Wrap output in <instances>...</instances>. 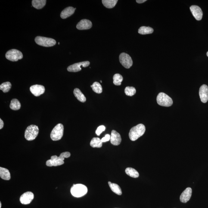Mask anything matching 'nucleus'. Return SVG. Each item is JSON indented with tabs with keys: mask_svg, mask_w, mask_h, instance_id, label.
Listing matches in <instances>:
<instances>
[{
	"mask_svg": "<svg viewBox=\"0 0 208 208\" xmlns=\"http://www.w3.org/2000/svg\"><path fill=\"white\" fill-rule=\"evenodd\" d=\"M110 141L112 144L116 146L119 145L122 141V138L120 134L114 130L111 131Z\"/></svg>",
	"mask_w": 208,
	"mask_h": 208,
	"instance_id": "2eb2a0df",
	"label": "nucleus"
},
{
	"mask_svg": "<svg viewBox=\"0 0 208 208\" xmlns=\"http://www.w3.org/2000/svg\"><path fill=\"white\" fill-rule=\"evenodd\" d=\"M1 206H2V203L1 202H0V208H1Z\"/></svg>",
	"mask_w": 208,
	"mask_h": 208,
	"instance_id": "c9c22d12",
	"label": "nucleus"
},
{
	"mask_svg": "<svg viewBox=\"0 0 208 208\" xmlns=\"http://www.w3.org/2000/svg\"><path fill=\"white\" fill-rule=\"evenodd\" d=\"M39 132V128L36 125H31L27 127L25 131L24 137L28 141H32L35 139Z\"/></svg>",
	"mask_w": 208,
	"mask_h": 208,
	"instance_id": "20e7f679",
	"label": "nucleus"
},
{
	"mask_svg": "<svg viewBox=\"0 0 208 208\" xmlns=\"http://www.w3.org/2000/svg\"><path fill=\"white\" fill-rule=\"evenodd\" d=\"M11 87V84L9 82H6L0 86V89L4 93H7L9 91Z\"/></svg>",
	"mask_w": 208,
	"mask_h": 208,
	"instance_id": "c756f323",
	"label": "nucleus"
},
{
	"mask_svg": "<svg viewBox=\"0 0 208 208\" xmlns=\"http://www.w3.org/2000/svg\"><path fill=\"white\" fill-rule=\"evenodd\" d=\"M4 126V122L2 119H0V129H2Z\"/></svg>",
	"mask_w": 208,
	"mask_h": 208,
	"instance_id": "72a5a7b5",
	"label": "nucleus"
},
{
	"mask_svg": "<svg viewBox=\"0 0 208 208\" xmlns=\"http://www.w3.org/2000/svg\"><path fill=\"white\" fill-rule=\"evenodd\" d=\"M190 10L193 16L197 20H202L203 16V12L201 9L197 5H193L190 7Z\"/></svg>",
	"mask_w": 208,
	"mask_h": 208,
	"instance_id": "ddd939ff",
	"label": "nucleus"
},
{
	"mask_svg": "<svg viewBox=\"0 0 208 208\" xmlns=\"http://www.w3.org/2000/svg\"><path fill=\"white\" fill-rule=\"evenodd\" d=\"M158 104L159 105L165 107H169L173 104L172 99L164 93H159L157 98Z\"/></svg>",
	"mask_w": 208,
	"mask_h": 208,
	"instance_id": "39448f33",
	"label": "nucleus"
},
{
	"mask_svg": "<svg viewBox=\"0 0 208 208\" xmlns=\"http://www.w3.org/2000/svg\"><path fill=\"white\" fill-rule=\"evenodd\" d=\"M192 194V189L190 187H188L183 192L181 193L180 196V200L181 203H185L189 200Z\"/></svg>",
	"mask_w": 208,
	"mask_h": 208,
	"instance_id": "dca6fc26",
	"label": "nucleus"
},
{
	"mask_svg": "<svg viewBox=\"0 0 208 208\" xmlns=\"http://www.w3.org/2000/svg\"><path fill=\"white\" fill-rule=\"evenodd\" d=\"M125 172L127 175L133 178H138L139 174L135 169L132 168H127L125 170Z\"/></svg>",
	"mask_w": 208,
	"mask_h": 208,
	"instance_id": "a878e982",
	"label": "nucleus"
},
{
	"mask_svg": "<svg viewBox=\"0 0 208 208\" xmlns=\"http://www.w3.org/2000/svg\"><path fill=\"white\" fill-rule=\"evenodd\" d=\"M30 90L34 96L39 97L45 93V89L43 86L36 85L31 86Z\"/></svg>",
	"mask_w": 208,
	"mask_h": 208,
	"instance_id": "f8f14e48",
	"label": "nucleus"
},
{
	"mask_svg": "<svg viewBox=\"0 0 208 208\" xmlns=\"http://www.w3.org/2000/svg\"><path fill=\"white\" fill-rule=\"evenodd\" d=\"M119 61L121 64L126 69H129L132 66L133 60L132 58L128 54L122 53L119 57Z\"/></svg>",
	"mask_w": 208,
	"mask_h": 208,
	"instance_id": "1a4fd4ad",
	"label": "nucleus"
},
{
	"mask_svg": "<svg viewBox=\"0 0 208 208\" xmlns=\"http://www.w3.org/2000/svg\"><path fill=\"white\" fill-rule=\"evenodd\" d=\"M105 127L104 125H101L97 128L96 131V133L97 134V135L100 136L103 131L105 130Z\"/></svg>",
	"mask_w": 208,
	"mask_h": 208,
	"instance_id": "2f4dec72",
	"label": "nucleus"
},
{
	"mask_svg": "<svg viewBox=\"0 0 208 208\" xmlns=\"http://www.w3.org/2000/svg\"><path fill=\"white\" fill-rule=\"evenodd\" d=\"M34 195L31 192H27L23 194L20 198V201L22 204L27 205L29 204L33 200Z\"/></svg>",
	"mask_w": 208,
	"mask_h": 208,
	"instance_id": "9b49d317",
	"label": "nucleus"
},
{
	"mask_svg": "<svg viewBox=\"0 0 208 208\" xmlns=\"http://www.w3.org/2000/svg\"><path fill=\"white\" fill-rule=\"evenodd\" d=\"M108 184L111 189L113 192L115 193L118 195H121L122 194V190H121L120 187L117 184L112 183L110 181H109Z\"/></svg>",
	"mask_w": 208,
	"mask_h": 208,
	"instance_id": "4be33fe9",
	"label": "nucleus"
},
{
	"mask_svg": "<svg viewBox=\"0 0 208 208\" xmlns=\"http://www.w3.org/2000/svg\"><path fill=\"white\" fill-rule=\"evenodd\" d=\"M199 96L202 102L206 103L208 100V87L207 85H203L199 89Z\"/></svg>",
	"mask_w": 208,
	"mask_h": 208,
	"instance_id": "4468645a",
	"label": "nucleus"
},
{
	"mask_svg": "<svg viewBox=\"0 0 208 208\" xmlns=\"http://www.w3.org/2000/svg\"><path fill=\"white\" fill-rule=\"evenodd\" d=\"M145 127L142 124H140L131 128L130 131L129 136L132 141L136 140L142 136L145 132Z\"/></svg>",
	"mask_w": 208,
	"mask_h": 208,
	"instance_id": "f03ea898",
	"label": "nucleus"
},
{
	"mask_svg": "<svg viewBox=\"0 0 208 208\" xmlns=\"http://www.w3.org/2000/svg\"><path fill=\"white\" fill-rule=\"evenodd\" d=\"M92 27V24L89 20H82L78 24L76 28L79 30H87L91 28Z\"/></svg>",
	"mask_w": 208,
	"mask_h": 208,
	"instance_id": "f3484780",
	"label": "nucleus"
},
{
	"mask_svg": "<svg viewBox=\"0 0 208 208\" xmlns=\"http://www.w3.org/2000/svg\"><path fill=\"white\" fill-rule=\"evenodd\" d=\"M60 42H58V45H60Z\"/></svg>",
	"mask_w": 208,
	"mask_h": 208,
	"instance_id": "4c0bfd02",
	"label": "nucleus"
},
{
	"mask_svg": "<svg viewBox=\"0 0 208 208\" xmlns=\"http://www.w3.org/2000/svg\"><path fill=\"white\" fill-rule=\"evenodd\" d=\"M35 42L38 45L44 47L54 46L57 43L55 40L52 38L44 37L42 36L36 37L35 39Z\"/></svg>",
	"mask_w": 208,
	"mask_h": 208,
	"instance_id": "0eeeda50",
	"label": "nucleus"
},
{
	"mask_svg": "<svg viewBox=\"0 0 208 208\" xmlns=\"http://www.w3.org/2000/svg\"><path fill=\"white\" fill-rule=\"evenodd\" d=\"M102 142L100 138H93L90 142V146L93 148H101L102 146Z\"/></svg>",
	"mask_w": 208,
	"mask_h": 208,
	"instance_id": "b1692460",
	"label": "nucleus"
},
{
	"mask_svg": "<svg viewBox=\"0 0 208 208\" xmlns=\"http://www.w3.org/2000/svg\"><path fill=\"white\" fill-rule=\"evenodd\" d=\"M46 0H33L32 1V5L37 9H41L46 4Z\"/></svg>",
	"mask_w": 208,
	"mask_h": 208,
	"instance_id": "412c9836",
	"label": "nucleus"
},
{
	"mask_svg": "<svg viewBox=\"0 0 208 208\" xmlns=\"http://www.w3.org/2000/svg\"><path fill=\"white\" fill-rule=\"evenodd\" d=\"M117 0H103L102 1L103 5L107 8H112L116 5L118 2Z\"/></svg>",
	"mask_w": 208,
	"mask_h": 208,
	"instance_id": "393cba45",
	"label": "nucleus"
},
{
	"mask_svg": "<svg viewBox=\"0 0 208 208\" xmlns=\"http://www.w3.org/2000/svg\"><path fill=\"white\" fill-rule=\"evenodd\" d=\"M74 8L72 7H66L60 13V17L61 18L64 19L68 18L69 16H71L75 12Z\"/></svg>",
	"mask_w": 208,
	"mask_h": 208,
	"instance_id": "a211bd4d",
	"label": "nucleus"
},
{
	"mask_svg": "<svg viewBox=\"0 0 208 208\" xmlns=\"http://www.w3.org/2000/svg\"><path fill=\"white\" fill-rule=\"evenodd\" d=\"M100 82H102V81H100Z\"/></svg>",
	"mask_w": 208,
	"mask_h": 208,
	"instance_id": "58836bf2",
	"label": "nucleus"
},
{
	"mask_svg": "<svg viewBox=\"0 0 208 208\" xmlns=\"http://www.w3.org/2000/svg\"><path fill=\"white\" fill-rule=\"evenodd\" d=\"M73 93L75 97L79 101L84 103L86 101V98L85 95L78 88H75L74 90Z\"/></svg>",
	"mask_w": 208,
	"mask_h": 208,
	"instance_id": "aec40b11",
	"label": "nucleus"
},
{
	"mask_svg": "<svg viewBox=\"0 0 208 208\" xmlns=\"http://www.w3.org/2000/svg\"><path fill=\"white\" fill-rule=\"evenodd\" d=\"M138 32L141 35H148V34L152 33L153 32V29L152 28L150 27L142 26L139 29Z\"/></svg>",
	"mask_w": 208,
	"mask_h": 208,
	"instance_id": "5701e85b",
	"label": "nucleus"
},
{
	"mask_svg": "<svg viewBox=\"0 0 208 208\" xmlns=\"http://www.w3.org/2000/svg\"><path fill=\"white\" fill-rule=\"evenodd\" d=\"M91 87L92 88L93 90L97 93L100 94L102 92V87L98 82H94L93 85L91 86Z\"/></svg>",
	"mask_w": 208,
	"mask_h": 208,
	"instance_id": "cd10ccee",
	"label": "nucleus"
},
{
	"mask_svg": "<svg viewBox=\"0 0 208 208\" xmlns=\"http://www.w3.org/2000/svg\"><path fill=\"white\" fill-rule=\"evenodd\" d=\"M71 154L69 152H64L61 153L59 157L57 155L51 156V159L47 161L46 165L47 166H57L64 164L65 158H68L70 157Z\"/></svg>",
	"mask_w": 208,
	"mask_h": 208,
	"instance_id": "f257e3e1",
	"label": "nucleus"
},
{
	"mask_svg": "<svg viewBox=\"0 0 208 208\" xmlns=\"http://www.w3.org/2000/svg\"><path fill=\"white\" fill-rule=\"evenodd\" d=\"M0 177L2 179L9 181L11 179V174L8 169L1 167H0Z\"/></svg>",
	"mask_w": 208,
	"mask_h": 208,
	"instance_id": "6ab92c4d",
	"label": "nucleus"
},
{
	"mask_svg": "<svg viewBox=\"0 0 208 208\" xmlns=\"http://www.w3.org/2000/svg\"><path fill=\"white\" fill-rule=\"evenodd\" d=\"M10 107L12 110H18L20 108L21 104H20V102L17 99H13L11 100Z\"/></svg>",
	"mask_w": 208,
	"mask_h": 208,
	"instance_id": "bb28decb",
	"label": "nucleus"
},
{
	"mask_svg": "<svg viewBox=\"0 0 208 208\" xmlns=\"http://www.w3.org/2000/svg\"><path fill=\"white\" fill-rule=\"evenodd\" d=\"M89 64L90 62L88 61L75 63L74 64L69 66L67 68V70L68 71L71 72H78L82 70V67H88Z\"/></svg>",
	"mask_w": 208,
	"mask_h": 208,
	"instance_id": "9d476101",
	"label": "nucleus"
},
{
	"mask_svg": "<svg viewBox=\"0 0 208 208\" xmlns=\"http://www.w3.org/2000/svg\"><path fill=\"white\" fill-rule=\"evenodd\" d=\"M64 133V126L61 123L57 124L52 131L50 137L53 141H58L62 138Z\"/></svg>",
	"mask_w": 208,
	"mask_h": 208,
	"instance_id": "423d86ee",
	"label": "nucleus"
},
{
	"mask_svg": "<svg viewBox=\"0 0 208 208\" xmlns=\"http://www.w3.org/2000/svg\"><path fill=\"white\" fill-rule=\"evenodd\" d=\"M7 60L12 61H17L23 58V54L18 50L13 49L9 50L5 54Z\"/></svg>",
	"mask_w": 208,
	"mask_h": 208,
	"instance_id": "6e6552de",
	"label": "nucleus"
},
{
	"mask_svg": "<svg viewBox=\"0 0 208 208\" xmlns=\"http://www.w3.org/2000/svg\"><path fill=\"white\" fill-rule=\"evenodd\" d=\"M88 188L85 185L82 184H74L71 188L72 195L76 197H82L87 194Z\"/></svg>",
	"mask_w": 208,
	"mask_h": 208,
	"instance_id": "7ed1b4c3",
	"label": "nucleus"
},
{
	"mask_svg": "<svg viewBox=\"0 0 208 208\" xmlns=\"http://www.w3.org/2000/svg\"><path fill=\"white\" fill-rule=\"evenodd\" d=\"M147 1V0H137L136 2L139 4H141Z\"/></svg>",
	"mask_w": 208,
	"mask_h": 208,
	"instance_id": "f704fd0d",
	"label": "nucleus"
},
{
	"mask_svg": "<svg viewBox=\"0 0 208 208\" xmlns=\"http://www.w3.org/2000/svg\"><path fill=\"white\" fill-rule=\"evenodd\" d=\"M113 83L116 86H120L123 80V77L119 74H116L113 77Z\"/></svg>",
	"mask_w": 208,
	"mask_h": 208,
	"instance_id": "c85d7f7f",
	"label": "nucleus"
},
{
	"mask_svg": "<svg viewBox=\"0 0 208 208\" xmlns=\"http://www.w3.org/2000/svg\"><path fill=\"white\" fill-rule=\"evenodd\" d=\"M125 93L126 95L131 97L135 95L136 90L133 87L127 86L125 88Z\"/></svg>",
	"mask_w": 208,
	"mask_h": 208,
	"instance_id": "7c9ffc66",
	"label": "nucleus"
},
{
	"mask_svg": "<svg viewBox=\"0 0 208 208\" xmlns=\"http://www.w3.org/2000/svg\"><path fill=\"white\" fill-rule=\"evenodd\" d=\"M206 55H207V56L208 57V51L207 52V53H206Z\"/></svg>",
	"mask_w": 208,
	"mask_h": 208,
	"instance_id": "e433bc0d",
	"label": "nucleus"
},
{
	"mask_svg": "<svg viewBox=\"0 0 208 208\" xmlns=\"http://www.w3.org/2000/svg\"><path fill=\"white\" fill-rule=\"evenodd\" d=\"M111 135L109 134H107L105 136V137H103L101 139V141L102 142H105L107 141H108L110 140Z\"/></svg>",
	"mask_w": 208,
	"mask_h": 208,
	"instance_id": "473e14b6",
	"label": "nucleus"
}]
</instances>
